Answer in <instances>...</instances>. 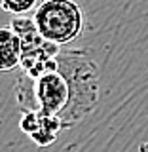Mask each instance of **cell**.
<instances>
[{"mask_svg":"<svg viewBox=\"0 0 148 152\" xmlns=\"http://www.w3.org/2000/svg\"><path fill=\"white\" fill-rule=\"evenodd\" d=\"M55 61L57 70L69 84V101L59 112L66 129L95 110L101 91V72L97 63L82 50H59Z\"/></svg>","mask_w":148,"mask_h":152,"instance_id":"cell-1","label":"cell"},{"mask_svg":"<svg viewBox=\"0 0 148 152\" xmlns=\"http://www.w3.org/2000/svg\"><path fill=\"white\" fill-rule=\"evenodd\" d=\"M32 19L42 36L57 46L72 44L84 31V12L76 0H42Z\"/></svg>","mask_w":148,"mask_h":152,"instance_id":"cell-2","label":"cell"},{"mask_svg":"<svg viewBox=\"0 0 148 152\" xmlns=\"http://www.w3.org/2000/svg\"><path fill=\"white\" fill-rule=\"evenodd\" d=\"M9 27L17 32L19 40H21V63H19V66L23 72H27L32 78H38L44 72L57 69L55 57L59 53L61 46L42 36L34 19L27 15H13Z\"/></svg>","mask_w":148,"mask_h":152,"instance_id":"cell-3","label":"cell"},{"mask_svg":"<svg viewBox=\"0 0 148 152\" xmlns=\"http://www.w3.org/2000/svg\"><path fill=\"white\" fill-rule=\"evenodd\" d=\"M34 91L38 108L46 114H57L66 107L69 101V84L59 70H50L34 80Z\"/></svg>","mask_w":148,"mask_h":152,"instance_id":"cell-4","label":"cell"},{"mask_svg":"<svg viewBox=\"0 0 148 152\" xmlns=\"http://www.w3.org/2000/svg\"><path fill=\"white\" fill-rule=\"evenodd\" d=\"M21 63V40L12 27H0V72H9Z\"/></svg>","mask_w":148,"mask_h":152,"instance_id":"cell-5","label":"cell"},{"mask_svg":"<svg viewBox=\"0 0 148 152\" xmlns=\"http://www.w3.org/2000/svg\"><path fill=\"white\" fill-rule=\"evenodd\" d=\"M61 129H65L63 122L57 114H46L40 110V122L38 127L31 133V141L38 146H50L51 142H55L57 135L61 133Z\"/></svg>","mask_w":148,"mask_h":152,"instance_id":"cell-6","label":"cell"},{"mask_svg":"<svg viewBox=\"0 0 148 152\" xmlns=\"http://www.w3.org/2000/svg\"><path fill=\"white\" fill-rule=\"evenodd\" d=\"M34 80L32 76H28L27 72L19 74L17 82H15V99L21 110H40L36 101V91H34Z\"/></svg>","mask_w":148,"mask_h":152,"instance_id":"cell-7","label":"cell"},{"mask_svg":"<svg viewBox=\"0 0 148 152\" xmlns=\"http://www.w3.org/2000/svg\"><path fill=\"white\" fill-rule=\"evenodd\" d=\"M40 0H0V8L9 15H27L34 12Z\"/></svg>","mask_w":148,"mask_h":152,"instance_id":"cell-8","label":"cell"}]
</instances>
